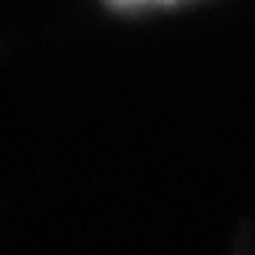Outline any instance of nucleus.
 <instances>
[{"label": "nucleus", "mask_w": 255, "mask_h": 255, "mask_svg": "<svg viewBox=\"0 0 255 255\" xmlns=\"http://www.w3.org/2000/svg\"><path fill=\"white\" fill-rule=\"evenodd\" d=\"M119 9H139V6H156V3H170V0H108Z\"/></svg>", "instance_id": "nucleus-1"}]
</instances>
